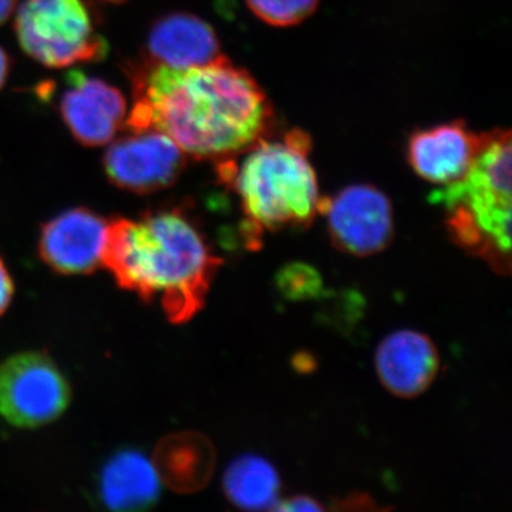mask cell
<instances>
[{
	"label": "cell",
	"instance_id": "277c9868",
	"mask_svg": "<svg viewBox=\"0 0 512 512\" xmlns=\"http://www.w3.org/2000/svg\"><path fill=\"white\" fill-rule=\"evenodd\" d=\"M511 194V133L495 130L485 134L467 173L434 191L431 201L446 210L448 234L457 245L508 272Z\"/></svg>",
	"mask_w": 512,
	"mask_h": 512
},
{
	"label": "cell",
	"instance_id": "4fadbf2b",
	"mask_svg": "<svg viewBox=\"0 0 512 512\" xmlns=\"http://www.w3.org/2000/svg\"><path fill=\"white\" fill-rule=\"evenodd\" d=\"M144 62L188 69L220 59L221 46L210 23L187 12L161 16L148 32Z\"/></svg>",
	"mask_w": 512,
	"mask_h": 512
},
{
	"label": "cell",
	"instance_id": "8992f818",
	"mask_svg": "<svg viewBox=\"0 0 512 512\" xmlns=\"http://www.w3.org/2000/svg\"><path fill=\"white\" fill-rule=\"evenodd\" d=\"M70 400L69 382L45 353H19L0 365V416L12 426H46L66 412Z\"/></svg>",
	"mask_w": 512,
	"mask_h": 512
},
{
	"label": "cell",
	"instance_id": "ac0fdd59",
	"mask_svg": "<svg viewBox=\"0 0 512 512\" xmlns=\"http://www.w3.org/2000/svg\"><path fill=\"white\" fill-rule=\"evenodd\" d=\"M275 510L278 511H323L325 507L318 501L308 497V495H298V497L289 498V500L278 501Z\"/></svg>",
	"mask_w": 512,
	"mask_h": 512
},
{
	"label": "cell",
	"instance_id": "8fae6325",
	"mask_svg": "<svg viewBox=\"0 0 512 512\" xmlns=\"http://www.w3.org/2000/svg\"><path fill=\"white\" fill-rule=\"evenodd\" d=\"M485 134L473 133L460 121L419 130L409 138L407 160L423 180L444 187L467 173Z\"/></svg>",
	"mask_w": 512,
	"mask_h": 512
},
{
	"label": "cell",
	"instance_id": "ffe728a7",
	"mask_svg": "<svg viewBox=\"0 0 512 512\" xmlns=\"http://www.w3.org/2000/svg\"><path fill=\"white\" fill-rule=\"evenodd\" d=\"M10 73V59L8 53L5 52L2 46H0V90L3 89Z\"/></svg>",
	"mask_w": 512,
	"mask_h": 512
},
{
	"label": "cell",
	"instance_id": "9a60e30c",
	"mask_svg": "<svg viewBox=\"0 0 512 512\" xmlns=\"http://www.w3.org/2000/svg\"><path fill=\"white\" fill-rule=\"evenodd\" d=\"M160 477L144 454L126 450L116 454L103 468L101 501L113 511H141L160 498Z\"/></svg>",
	"mask_w": 512,
	"mask_h": 512
},
{
	"label": "cell",
	"instance_id": "ba28073f",
	"mask_svg": "<svg viewBox=\"0 0 512 512\" xmlns=\"http://www.w3.org/2000/svg\"><path fill=\"white\" fill-rule=\"evenodd\" d=\"M322 214L328 218L333 245L346 254L375 255L392 241V202L373 185H350L336 197L325 198Z\"/></svg>",
	"mask_w": 512,
	"mask_h": 512
},
{
	"label": "cell",
	"instance_id": "6da1fadb",
	"mask_svg": "<svg viewBox=\"0 0 512 512\" xmlns=\"http://www.w3.org/2000/svg\"><path fill=\"white\" fill-rule=\"evenodd\" d=\"M130 131H161L187 156L225 160L269 136L274 110L258 82L224 56L188 69L148 62L127 69Z\"/></svg>",
	"mask_w": 512,
	"mask_h": 512
},
{
	"label": "cell",
	"instance_id": "7a4b0ae2",
	"mask_svg": "<svg viewBox=\"0 0 512 512\" xmlns=\"http://www.w3.org/2000/svg\"><path fill=\"white\" fill-rule=\"evenodd\" d=\"M101 265L120 288L160 302L170 322L185 323L204 308L222 259L194 217L173 207L110 220Z\"/></svg>",
	"mask_w": 512,
	"mask_h": 512
},
{
	"label": "cell",
	"instance_id": "e0dca14e",
	"mask_svg": "<svg viewBox=\"0 0 512 512\" xmlns=\"http://www.w3.org/2000/svg\"><path fill=\"white\" fill-rule=\"evenodd\" d=\"M249 10L275 28L299 25L315 12L319 0H245Z\"/></svg>",
	"mask_w": 512,
	"mask_h": 512
},
{
	"label": "cell",
	"instance_id": "3957f363",
	"mask_svg": "<svg viewBox=\"0 0 512 512\" xmlns=\"http://www.w3.org/2000/svg\"><path fill=\"white\" fill-rule=\"evenodd\" d=\"M311 137L295 128L281 137H262L242 154L218 164L222 183L237 192L245 237L255 241L264 231L309 227L322 214L318 178L309 160Z\"/></svg>",
	"mask_w": 512,
	"mask_h": 512
},
{
	"label": "cell",
	"instance_id": "7c38bea8",
	"mask_svg": "<svg viewBox=\"0 0 512 512\" xmlns=\"http://www.w3.org/2000/svg\"><path fill=\"white\" fill-rule=\"evenodd\" d=\"M380 382L394 396L413 399L429 389L440 370V355L429 336L399 330L387 336L376 352Z\"/></svg>",
	"mask_w": 512,
	"mask_h": 512
},
{
	"label": "cell",
	"instance_id": "5bb4252c",
	"mask_svg": "<svg viewBox=\"0 0 512 512\" xmlns=\"http://www.w3.org/2000/svg\"><path fill=\"white\" fill-rule=\"evenodd\" d=\"M153 464L160 480L171 490L195 493L210 483L215 468V448L200 433L171 434L158 444Z\"/></svg>",
	"mask_w": 512,
	"mask_h": 512
},
{
	"label": "cell",
	"instance_id": "52a82bcc",
	"mask_svg": "<svg viewBox=\"0 0 512 512\" xmlns=\"http://www.w3.org/2000/svg\"><path fill=\"white\" fill-rule=\"evenodd\" d=\"M187 154L161 131H130L114 141L103 158L107 178L133 194L146 195L171 187L180 178Z\"/></svg>",
	"mask_w": 512,
	"mask_h": 512
},
{
	"label": "cell",
	"instance_id": "30bf717a",
	"mask_svg": "<svg viewBox=\"0 0 512 512\" xmlns=\"http://www.w3.org/2000/svg\"><path fill=\"white\" fill-rule=\"evenodd\" d=\"M107 232L109 220L89 208L64 211L43 225L40 258L57 274H93L101 265Z\"/></svg>",
	"mask_w": 512,
	"mask_h": 512
},
{
	"label": "cell",
	"instance_id": "2e32d148",
	"mask_svg": "<svg viewBox=\"0 0 512 512\" xmlns=\"http://www.w3.org/2000/svg\"><path fill=\"white\" fill-rule=\"evenodd\" d=\"M224 493L242 510H275L281 480L275 467L259 456H242L225 471Z\"/></svg>",
	"mask_w": 512,
	"mask_h": 512
},
{
	"label": "cell",
	"instance_id": "d6986e66",
	"mask_svg": "<svg viewBox=\"0 0 512 512\" xmlns=\"http://www.w3.org/2000/svg\"><path fill=\"white\" fill-rule=\"evenodd\" d=\"M13 295H15V284L5 262L0 258V316L8 311Z\"/></svg>",
	"mask_w": 512,
	"mask_h": 512
},
{
	"label": "cell",
	"instance_id": "9c48e42d",
	"mask_svg": "<svg viewBox=\"0 0 512 512\" xmlns=\"http://www.w3.org/2000/svg\"><path fill=\"white\" fill-rule=\"evenodd\" d=\"M60 116L84 147H103L126 127V97L113 84L73 70L59 100Z\"/></svg>",
	"mask_w": 512,
	"mask_h": 512
},
{
	"label": "cell",
	"instance_id": "7402d4cb",
	"mask_svg": "<svg viewBox=\"0 0 512 512\" xmlns=\"http://www.w3.org/2000/svg\"><path fill=\"white\" fill-rule=\"evenodd\" d=\"M104 2H109V3H124V2H127V0H104Z\"/></svg>",
	"mask_w": 512,
	"mask_h": 512
},
{
	"label": "cell",
	"instance_id": "5b68a950",
	"mask_svg": "<svg viewBox=\"0 0 512 512\" xmlns=\"http://www.w3.org/2000/svg\"><path fill=\"white\" fill-rule=\"evenodd\" d=\"M15 32L26 55L49 69L97 62L109 52L84 0H25Z\"/></svg>",
	"mask_w": 512,
	"mask_h": 512
},
{
	"label": "cell",
	"instance_id": "44dd1931",
	"mask_svg": "<svg viewBox=\"0 0 512 512\" xmlns=\"http://www.w3.org/2000/svg\"><path fill=\"white\" fill-rule=\"evenodd\" d=\"M16 5H18V0H0V25L8 22L16 10Z\"/></svg>",
	"mask_w": 512,
	"mask_h": 512
}]
</instances>
